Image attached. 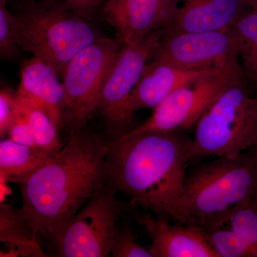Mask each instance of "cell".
I'll return each instance as SVG.
<instances>
[{"instance_id": "cell-8", "label": "cell", "mask_w": 257, "mask_h": 257, "mask_svg": "<svg viewBox=\"0 0 257 257\" xmlns=\"http://www.w3.org/2000/svg\"><path fill=\"white\" fill-rule=\"evenodd\" d=\"M167 30L154 32L136 43L122 45L104 83L95 110L102 118L111 140L130 131L134 114L130 106L132 94Z\"/></svg>"}, {"instance_id": "cell-16", "label": "cell", "mask_w": 257, "mask_h": 257, "mask_svg": "<svg viewBox=\"0 0 257 257\" xmlns=\"http://www.w3.org/2000/svg\"><path fill=\"white\" fill-rule=\"evenodd\" d=\"M37 236L20 209L0 203V241L10 247L0 256H47Z\"/></svg>"}, {"instance_id": "cell-26", "label": "cell", "mask_w": 257, "mask_h": 257, "mask_svg": "<svg viewBox=\"0 0 257 257\" xmlns=\"http://www.w3.org/2000/svg\"><path fill=\"white\" fill-rule=\"evenodd\" d=\"M106 0H64L66 6L72 13L91 20L101 13Z\"/></svg>"}, {"instance_id": "cell-23", "label": "cell", "mask_w": 257, "mask_h": 257, "mask_svg": "<svg viewBox=\"0 0 257 257\" xmlns=\"http://www.w3.org/2000/svg\"><path fill=\"white\" fill-rule=\"evenodd\" d=\"M113 257H153L149 248L144 247L137 241L131 226L124 223L116 225L111 246Z\"/></svg>"}, {"instance_id": "cell-19", "label": "cell", "mask_w": 257, "mask_h": 257, "mask_svg": "<svg viewBox=\"0 0 257 257\" xmlns=\"http://www.w3.org/2000/svg\"><path fill=\"white\" fill-rule=\"evenodd\" d=\"M18 96L28 116L37 146L52 156L56 155L63 147L59 140L58 130L55 124L40 106L20 96L18 93Z\"/></svg>"}, {"instance_id": "cell-13", "label": "cell", "mask_w": 257, "mask_h": 257, "mask_svg": "<svg viewBox=\"0 0 257 257\" xmlns=\"http://www.w3.org/2000/svg\"><path fill=\"white\" fill-rule=\"evenodd\" d=\"M226 67L223 68L184 69L161 61L150 60L132 94L130 99L132 110L135 113L147 108L155 109L164 99L179 88L217 73Z\"/></svg>"}, {"instance_id": "cell-6", "label": "cell", "mask_w": 257, "mask_h": 257, "mask_svg": "<svg viewBox=\"0 0 257 257\" xmlns=\"http://www.w3.org/2000/svg\"><path fill=\"white\" fill-rule=\"evenodd\" d=\"M109 175L57 236L50 241L55 256L105 257L124 204Z\"/></svg>"}, {"instance_id": "cell-30", "label": "cell", "mask_w": 257, "mask_h": 257, "mask_svg": "<svg viewBox=\"0 0 257 257\" xmlns=\"http://www.w3.org/2000/svg\"><path fill=\"white\" fill-rule=\"evenodd\" d=\"M254 151H255V152H256V155H257V148L255 149Z\"/></svg>"}, {"instance_id": "cell-14", "label": "cell", "mask_w": 257, "mask_h": 257, "mask_svg": "<svg viewBox=\"0 0 257 257\" xmlns=\"http://www.w3.org/2000/svg\"><path fill=\"white\" fill-rule=\"evenodd\" d=\"M58 77L50 65L33 56L22 65L18 93L42 108L60 130L64 126L65 95Z\"/></svg>"}, {"instance_id": "cell-25", "label": "cell", "mask_w": 257, "mask_h": 257, "mask_svg": "<svg viewBox=\"0 0 257 257\" xmlns=\"http://www.w3.org/2000/svg\"><path fill=\"white\" fill-rule=\"evenodd\" d=\"M16 94L2 89L0 92V135L5 138L9 132L15 119Z\"/></svg>"}, {"instance_id": "cell-11", "label": "cell", "mask_w": 257, "mask_h": 257, "mask_svg": "<svg viewBox=\"0 0 257 257\" xmlns=\"http://www.w3.org/2000/svg\"><path fill=\"white\" fill-rule=\"evenodd\" d=\"M177 8V0H106L100 14L114 29L116 38L130 45L170 28Z\"/></svg>"}, {"instance_id": "cell-1", "label": "cell", "mask_w": 257, "mask_h": 257, "mask_svg": "<svg viewBox=\"0 0 257 257\" xmlns=\"http://www.w3.org/2000/svg\"><path fill=\"white\" fill-rule=\"evenodd\" d=\"M106 145L85 127L72 130L60 152L17 182L35 234L52 241L87 202L107 176Z\"/></svg>"}, {"instance_id": "cell-22", "label": "cell", "mask_w": 257, "mask_h": 257, "mask_svg": "<svg viewBox=\"0 0 257 257\" xmlns=\"http://www.w3.org/2000/svg\"><path fill=\"white\" fill-rule=\"evenodd\" d=\"M18 23L14 13L10 11L8 0H0V56L10 59L18 54Z\"/></svg>"}, {"instance_id": "cell-24", "label": "cell", "mask_w": 257, "mask_h": 257, "mask_svg": "<svg viewBox=\"0 0 257 257\" xmlns=\"http://www.w3.org/2000/svg\"><path fill=\"white\" fill-rule=\"evenodd\" d=\"M10 140L26 146L39 149L35 143L28 116L19 101L18 93L15 101V119L8 134Z\"/></svg>"}, {"instance_id": "cell-20", "label": "cell", "mask_w": 257, "mask_h": 257, "mask_svg": "<svg viewBox=\"0 0 257 257\" xmlns=\"http://www.w3.org/2000/svg\"><path fill=\"white\" fill-rule=\"evenodd\" d=\"M226 224L246 243L253 257H257V197L236 209Z\"/></svg>"}, {"instance_id": "cell-27", "label": "cell", "mask_w": 257, "mask_h": 257, "mask_svg": "<svg viewBox=\"0 0 257 257\" xmlns=\"http://www.w3.org/2000/svg\"><path fill=\"white\" fill-rule=\"evenodd\" d=\"M9 179L0 174V203L5 202L8 196L11 195L12 189L9 187Z\"/></svg>"}, {"instance_id": "cell-18", "label": "cell", "mask_w": 257, "mask_h": 257, "mask_svg": "<svg viewBox=\"0 0 257 257\" xmlns=\"http://www.w3.org/2000/svg\"><path fill=\"white\" fill-rule=\"evenodd\" d=\"M54 156V155H53ZM40 149L15 143L10 139L0 142V174L17 183L52 157Z\"/></svg>"}, {"instance_id": "cell-3", "label": "cell", "mask_w": 257, "mask_h": 257, "mask_svg": "<svg viewBox=\"0 0 257 257\" xmlns=\"http://www.w3.org/2000/svg\"><path fill=\"white\" fill-rule=\"evenodd\" d=\"M257 197V155L217 157L193 170L166 214L206 231L224 226L236 209Z\"/></svg>"}, {"instance_id": "cell-7", "label": "cell", "mask_w": 257, "mask_h": 257, "mask_svg": "<svg viewBox=\"0 0 257 257\" xmlns=\"http://www.w3.org/2000/svg\"><path fill=\"white\" fill-rule=\"evenodd\" d=\"M116 38L103 37L74 56L62 74L65 95L64 124L70 131L85 127L96 110L106 78L121 52Z\"/></svg>"}, {"instance_id": "cell-10", "label": "cell", "mask_w": 257, "mask_h": 257, "mask_svg": "<svg viewBox=\"0 0 257 257\" xmlns=\"http://www.w3.org/2000/svg\"><path fill=\"white\" fill-rule=\"evenodd\" d=\"M151 60L190 69L223 68L239 61L236 39L230 29L202 32L167 30Z\"/></svg>"}, {"instance_id": "cell-17", "label": "cell", "mask_w": 257, "mask_h": 257, "mask_svg": "<svg viewBox=\"0 0 257 257\" xmlns=\"http://www.w3.org/2000/svg\"><path fill=\"white\" fill-rule=\"evenodd\" d=\"M229 29L236 39L243 82L257 96V5L245 10Z\"/></svg>"}, {"instance_id": "cell-12", "label": "cell", "mask_w": 257, "mask_h": 257, "mask_svg": "<svg viewBox=\"0 0 257 257\" xmlns=\"http://www.w3.org/2000/svg\"><path fill=\"white\" fill-rule=\"evenodd\" d=\"M148 235L153 257H219L209 243L207 232L194 226L167 219L145 210L135 218Z\"/></svg>"}, {"instance_id": "cell-9", "label": "cell", "mask_w": 257, "mask_h": 257, "mask_svg": "<svg viewBox=\"0 0 257 257\" xmlns=\"http://www.w3.org/2000/svg\"><path fill=\"white\" fill-rule=\"evenodd\" d=\"M243 79L239 62L217 73L179 88L154 109L152 116L135 131L187 130L196 126L204 111L226 88Z\"/></svg>"}, {"instance_id": "cell-28", "label": "cell", "mask_w": 257, "mask_h": 257, "mask_svg": "<svg viewBox=\"0 0 257 257\" xmlns=\"http://www.w3.org/2000/svg\"><path fill=\"white\" fill-rule=\"evenodd\" d=\"M35 1H37V0H8V4H9V3H11L13 6L17 8V7L21 6V5Z\"/></svg>"}, {"instance_id": "cell-2", "label": "cell", "mask_w": 257, "mask_h": 257, "mask_svg": "<svg viewBox=\"0 0 257 257\" xmlns=\"http://www.w3.org/2000/svg\"><path fill=\"white\" fill-rule=\"evenodd\" d=\"M182 131L130 130L106 145L107 174L118 192L161 219L182 192L192 160V140Z\"/></svg>"}, {"instance_id": "cell-4", "label": "cell", "mask_w": 257, "mask_h": 257, "mask_svg": "<svg viewBox=\"0 0 257 257\" xmlns=\"http://www.w3.org/2000/svg\"><path fill=\"white\" fill-rule=\"evenodd\" d=\"M15 9L18 46L59 76L74 56L104 37L90 20L70 11L64 0H37Z\"/></svg>"}, {"instance_id": "cell-29", "label": "cell", "mask_w": 257, "mask_h": 257, "mask_svg": "<svg viewBox=\"0 0 257 257\" xmlns=\"http://www.w3.org/2000/svg\"><path fill=\"white\" fill-rule=\"evenodd\" d=\"M248 7L255 6L257 5V0H244Z\"/></svg>"}, {"instance_id": "cell-21", "label": "cell", "mask_w": 257, "mask_h": 257, "mask_svg": "<svg viewBox=\"0 0 257 257\" xmlns=\"http://www.w3.org/2000/svg\"><path fill=\"white\" fill-rule=\"evenodd\" d=\"M208 239L219 257H253L249 248L230 228L224 226L207 232Z\"/></svg>"}, {"instance_id": "cell-5", "label": "cell", "mask_w": 257, "mask_h": 257, "mask_svg": "<svg viewBox=\"0 0 257 257\" xmlns=\"http://www.w3.org/2000/svg\"><path fill=\"white\" fill-rule=\"evenodd\" d=\"M191 160L237 156L257 148V96L243 79L226 88L196 124Z\"/></svg>"}, {"instance_id": "cell-15", "label": "cell", "mask_w": 257, "mask_h": 257, "mask_svg": "<svg viewBox=\"0 0 257 257\" xmlns=\"http://www.w3.org/2000/svg\"><path fill=\"white\" fill-rule=\"evenodd\" d=\"M172 32H202L228 30L249 7L244 0H177Z\"/></svg>"}]
</instances>
